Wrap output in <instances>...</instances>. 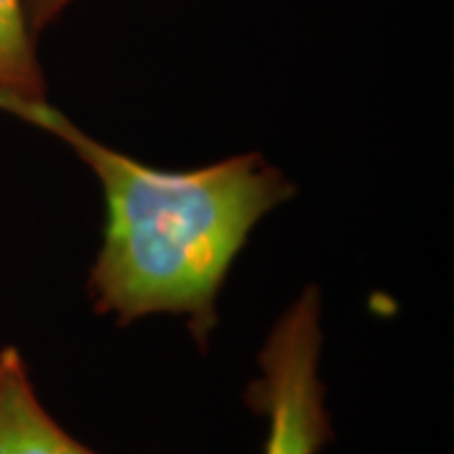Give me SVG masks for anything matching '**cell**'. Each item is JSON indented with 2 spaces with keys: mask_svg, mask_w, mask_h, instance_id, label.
<instances>
[{
  "mask_svg": "<svg viewBox=\"0 0 454 454\" xmlns=\"http://www.w3.org/2000/svg\"><path fill=\"white\" fill-rule=\"evenodd\" d=\"M74 3L76 0H26L27 21H30L32 32L38 36L43 30H47Z\"/></svg>",
  "mask_w": 454,
  "mask_h": 454,
  "instance_id": "obj_5",
  "label": "cell"
},
{
  "mask_svg": "<svg viewBox=\"0 0 454 454\" xmlns=\"http://www.w3.org/2000/svg\"><path fill=\"white\" fill-rule=\"evenodd\" d=\"M0 112L64 141L99 181L106 225L89 278L95 309L122 326L181 316L204 348L231 263L254 225L294 194L282 170L261 154L192 170L156 168L90 137L47 98L0 93Z\"/></svg>",
  "mask_w": 454,
  "mask_h": 454,
  "instance_id": "obj_1",
  "label": "cell"
},
{
  "mask_svg": "<svg viewBox=\"0 0 454 454\" xmlns=\"http://www.w3.org/2000/svg\"><path fill=\"white\" fill-rule=\"evenodd\" d=\"M0 454H98L44 411L15 348L0 351Z\"/></svg>",
  "mask_w": 454,
  "mask_h": 454,
  "instance_id": "obj_3",
  "label": "cell"
},
{
  "mask_svg": "<svg viewBox=\"0 0 454 454\" xmlns=\"http://www.w3.org/2000/svg\"><path fill=\"white\" fill-rule=\"evenodd\" d=\"M0 93L26 99L47 98L26 0H0Z\"/></svg>",
  "mask_w": 454,
  "mask_h": 454,
  "instance_id": "obj_4",
  "label": "cell"
},
{
  "mask_svg": "<svg viewBox=\"0 0 454 454\" xmlns=\"http://www.w3.org/2000/svg\"><path fill=\"white\" fill-rule=\"evenodd\" d=\"M320 311L317 288H305L261 348L247 402L268 419L263 454H317L333 438L320 381Z\"/></svg>",
  "mask_w": 454,
  "mask_h": 454,
  "instance_id": "obj_2",
  "label": "cell"
}]
</instances>
